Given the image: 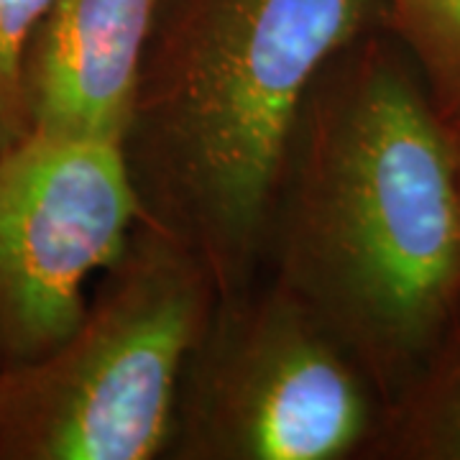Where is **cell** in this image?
I'll list each match as a JSON object with an SVG mask.
<instances>
[{"label":"cell","mask_w":460,"mask_h":460,"mask_svg":"<svg viewBox=\"0 0 460 460\" xmlns=\"http://www.w3.org/2000/svg\"><path fill=\"white\" fill-rule=\"evenodd\" d=\"M371 428L361 371L274 279L217 299L181 374L166 458L341 460Z\"/></svg>","instance_id":"4"},{"label":"cell","mask_w":460,"mask_h":460,"mask_svg":"<svg viewBox=\"0 0 460 460\" xmlns=\"http://www.w3.org/2000/svg\"><path fill=\"white\" fill-rule=\"evenodd\" d=\"M54 0H0V154L31 136L26 54Z\"/></svg>","instance_id":"7"},{"label":"cell","mask_w":460,"mask_h":460,"mask_svg":"<svg viewBox=\"0 0 460 460\" xmlns=\"http://www.w3.org/2000/svg\"><path fill=\"white\" fill-rule=\"evenodd\" d=\"M144 220L123 148L31 131L0 154V368L80 325L87 287Z\"/></svg>","instance_id":"5"},{"label":"cell","mask_w":460,"mask_h":460,"mask_svg":"<svg viewBox=\"0 0 460 460\" xmlns=\"http://www.w3.org/2000/svg\"><path fill=\"white\" fill-rule=\"evenodd\" d=\"M366 33L320 69L269 217L271 279L353 361L420 356L460 287V180L443 123Z\"/></svg>","instance_id":"1"},{"label":"cell","mask_w":460,"mask_h":460,"mask_svg":"<svg viewBox=\"0 0 460 460\" xmlns=\"http://www.w3.org/2000/svg\"><path fill=\"white\" fill-rule=\"evenodd\" d=\"M162 0H54L26 54L31 131L123 148Z\"/></svg>","instance_id":"6"},{"label":"cell","mask_w":460,"mask_h":460,"mask_svg":"<svg viewBox=\"0 0 460 460\" xmlns=\"http://www.w3.org/2000/svg\"><path fill=\"white\" fill-rule=\"evenodd\" d=\"M443 432L447 435V443H450V447H453V450L460 456V399L456 402V407L450 410L447 422H443Z\"/></svg>","instance_id":"9"},{"label":"cell","mask_w":460,"mask_h":460,"mask_svg":"<svg viewBox=\"0 0 460 460\" xmlns=\"http://www.w3.org/2000/svg\"><path fill=\"white\" fill-rule=\"evenodd\" d=\"M378 0H162L123 156L144 220L205 263L217 299L256 281L296 118Z\"/></svg>","instance_id":"2"},{"label":"cell","mask_w":460,"mask_h":460,"mask_svg":"<svg viewBox=\"0 0 460 460\" xmlns=\"http://www.w3.org/2000/svg\"><path fill=\"white\" fill-rule=\"evenodd\" d=\"M217 305L205 263L138 223L41 358L0 368V460L166 456L181 374Z\"/></svg>","instance_id":"3"},{"label":"cell","mask_w":460,"mask_h":460,"mask_svg":"<svg viewBox=\"0 0 460 460\" xmlns=\"http://www.w3.org/2000/svg\"><path fill=\"white\" fill-rule=\"evenodd\" d=\"M399 33L460 105V0H384Z\"/></svg>","instance_id":"8"}]
</instances>
